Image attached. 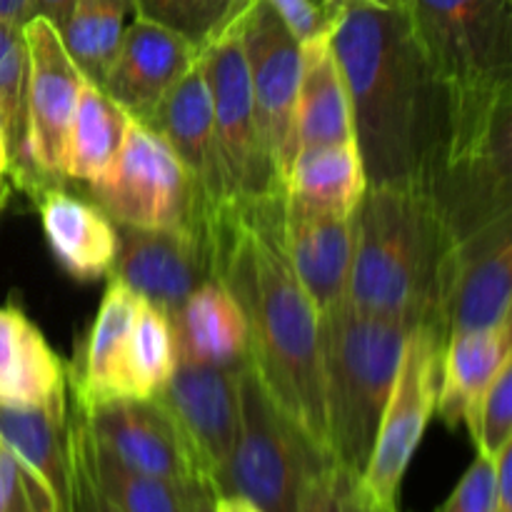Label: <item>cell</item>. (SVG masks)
<instances>
[{
	"label": "cell",
	"mask_w": 512,
	"mask_h": 512,
	"mask_svg": "<svg viewBox=\"0 0 512 512\" xmlns=\"http://www.w3.org/2000/svg\"><path fill=\"white\" fill-rule=\"evenodd\" d=\"M283 208L285 193L210 205L203 215L210 278L243 308L250 365L260 383L310 443L330 458L320 318L290 265Z\"/></svg>",
	"instance_id": "1"
},
{
	"label": "cell",
	"mask_w": 512,
	"mask_h": 512,
	"mask_svg": "<svg viewBox=\"0 0 512 512\" xmlns=\"http://www.w3.org/2000/svg\"><path fill=\"white\" fill-rule=\"evenodd\" d=\"M368 188H425L445 140L448 98L408 10L343 0L330 20Z\"/></svg>",
	"instance_id": "2"
},
{
	"label": "cell",
	"mask_w": 512,
	"mask_h": 512,
	"mask_svg": "<svg viewBox=\"0 0 512 512\" xmlns=\"http://www.w3.org/2000/svg\"><path fill=\"white\" fill-rule=\"evenodd\" d=\"M445 255L448 235L428 190L368 188L355 210L345 303L368 318L438 333Z\"/></svg>",
	"instance_id": "3"
},
{
	"label": "cell",
	"mask_w": 512,
	"mask_h": 512,
	"mask_svg": "<svg viewBox=\"0 0 512 512\" xmlns=\"http://www.w3.org/2000/svg\"><path fill=\"white\" fill-rule=\"evenodd\" d=\"M410 330L340 305L320 320L330 458L363 475Z\"/></svg>",
	"instance_id": "4"
},
{
	"label": "cell",
	"mask_w": 512,
	"mask_h": 512,
	"mask_svg": "<svg viewBox=\"0 0 512 512\" xmlns=\"http://www.w3.org/2000/svg\"><path fill=\"white\" fill-rule=\"evenodd\" d=\"M240 423L218 495H240L263 512H295L303 480L333 460L278 408L253 365L238 375Z\"/></svg>",
	"instance_id": "5"
},
{
	"label": "cell",
	"mask_w": 512,
	"mask_h": 512,
	"mask_svg": "<svg viewBox=\"0 0 512 512\" xmlns=\"http://www.w3.org/2000/svg\"><path fill=\"white\" fill-rule=\"evenodd\" d=\"M408 15L445 93L510 88L512 0H413Z\"/></svg>",
	"instance_id": "6"
},
{
	"label": "cell",
	"mask_w": 512,
	"mask_h": 512,
	"mask_svg": "<svg viewBox=\"0 0 512 512\" xmlns=\"http://www.w3.org/2000/svg\"><path fill=\"white\" fill-rule=\"evenodd\" d=\"M90 203L115 225L130 228H200L208 203L183 163L148 125L133 120L108 178L85 185Z\"/></svg>",
	"instance_id": "7"
},
{
	"label": "cell",
	"mask_w": 512,
	"mask_h": 512,
	"mask_svg": "<svg viewBox=\"0 0 512 512\" xmlns=\"http://www.w3.org/2000/svg\"><path fill=\"white\" fill-rule=\"evenodd\" d=\"M240 18L200 50V63L213 95L215 148L225 200H255L285 193L255 115Z\"/></svg>",
	"instance_id": "8"
},
{
	"label": "cell",
	"mask_w": 512,
	"mask_h": 512,
	"mask_svg": "<svg viewBox=\"0 0 512 512\" xmlns=\"http://www.w3.org/2000/svg\"><path fill=\"white\" fill-rule=\"evenodd\" d=\"M443 338L428 325L408 333L360 488L380 508H398L400 485L438 403Z\"/></svg>",
	"instance_id": "9"
},
{
	"label": "cell",
	"mask_w": 512,
	"mask_h": 512,
	"mask_svg": "<svg viewBox=\"0 0 512 512\" xmlns=\"http://www.w3.org/2000/svg\"><path fill=\"white\" fill-rule=\"evenodd\" d=\"M23 35L28 48L25 150L33 170L45 183L63 185L70 128L85 78L70 60L53 23L28 18L23 23Z\"/></svg>",
	"instance_id": "10"
},
{
	"label": "cell",
	"mask_w": 512,
	"mask_h": 512,
	"mask_svg": "<svg viewBox=\"0 0 512 512\" xmlns=\"http://www.w3.org/2000/svg\"><path fill=\"white\" fill-rule=\"evenodd\" d=\"M240 40L263 143L280 183L285 185L298 150L295 108L300 85V40L285 28L265 0H253L248 5L240 18Z\"/></svg>",
	"instance_id": "11"
},
{
	"label": "cell",
	"mask_w": 512,
	"mask_h": 512,
	"mask_svg": "<svg viewBox=\"0 0 512 512\" xmlns=\"http://www.w3.org/2000/svg\"><path fill=\"white\" fill-rule=\"evenodd\" d=\"M512 215L460 235L448 245L440 293L438 333L493 328L510 318Z\"/></svg>",
	"instance_id": "12"
},
{
	"label": "cell",
	"mask_w": 512,
	"mask_h": 512,
	"mask_svg": "<svg viewBox=\"0 0 512 512\" xmlns=\"http://www.w3.org/2000/svg\"><path fill=\"white\" fill-rule=\"evenodd\" d=\"M240 368H215L178 358L168 385L155 395L183 435L195 475L208 483L215 495L238 438Z\"/></svg>",
	"instance_id": "13"
},
{
	"label": "cell",
	"mask_w": 512,
	"mask_h": 512,
	"mask_svg": "<svg viewBox=\"0 0 512 512\" xmlns=\"http://www.w3.org/2000/svg\"><path fill=\"white\" fill-rule=\"evenodd\" d=\"M110 278L168 315L210 278L205 228H130L118 225V258Z\"/></svg>",
	"instance_id": "14"
},
{
	"label": "cell",
	"mask_w": 512,
	"mask_h": 512,
	"mask_svg": "<svg viewBox=\"0 0 512 512\" xmlns=\"http://www.w3.org/2000/svg\"><path fill=\"white\" fill-rule=\"evenodd\" d=\"M90 438L140 473L195 483L193 458L173 418L158 400H110L83 410Z\"/></svg>",
	"instance_id": "15"
},
{
	"label": "cell",
	"mask_w": 512,
	"mask_h": 512,
	"mask_svg": "<svg viewBox=\"0 0 512 512\" xmlns=\"http://www.w3.org/2000/svg\"><path fill=\"white\" fill-rule=\"evenodd\" d=\"M200 48L183 35L150 20L125 25L115 58L100 88L138 123L150 115L168 90L198 63Z\"/></svg>",
	"instance_id": "16"
},
{
	"label": "cell",
	"mask_w": 512,
	"mask_h": 512,
	"mask_svg": "<svg viewBox=\"0 0 512 512\" xmlns=\"http://www.w3.org/2000/svg\"><path fill=\"white\" fill-rule=\"evenodd\" d=\"M283 238L295 278L318 318L333 315L348 298L355 215L325 213L285 195Z\"/></svg>",
	"instance_id": "17"
},
{
	"label": "cell",
	"mask_w": 512,
	"mask_h": 512,
	"mask_svg": "<svg viewBox=\"0 0 512 512\" xmlns=\"http://www.w3.org/2000/svg\"><path fill=\"white\" fill-rule=\"evenodd\" d=\"M143 125L153 128L168 143L208 208L225 200L223 183H220L218 148H215L213 95H210L200 58L168 90V95L160 100L155 113Z\"/></svg>",
	"instance_id": "18"
},
{
	"label": "cell",
	"mask_w": 512,
	"mask_h": 512,
	"mask_svg": "<svg viewBox=\"0 0 512 512\" xmlns=\"http://www.w3.org/2000/svg\"><path fill=\"white\" fill-rule=\"evenodd\" d=\"M512 320L465 330L445 340L435 413L445 428H473L475 413L505 360L512 358Z\"/></svg>",
	"instance_id": "19"
},
{
	"label": "cell",
	"mask_w": 512,
	"mask_h": 512,
	"mask_svg": "<svg viewBox=\"0 0 512 512\" xmlns=\"http://www.w3.org/2000/svg\"><path fill=\"white\" fill-rule=\"evenodd\" d=\"M45 238L58 263L73 278L98 280L113 273L118 258V225L90 200L50 185L35 198Z\"/></svg>",
	"instance_id": "20"
},
{
	"label": "cell",
	"mask_w": 512,
	"mask_h": 512,
	"mask_svg": "<svg viewBox=\"0 0 512 512\" xmlns=\"http://www.w3.org/2000/svg\"><path fill=\"white\" fill-rule=\"evenodd\" d=\"M68 400V373L38 325L18 308H0V405L43 408Z\"/></svg>",
	"instance_id": "21"
},
{
	"label": "cell",
	"mask_w": 512,
	"mask_h": 512,
	"mask_svg": "<svg viewBox=\"0 0 512 512\" xmlns=\"http://www.w3.org/2000/svg\"><path fill=\"white\" fill-rule=\"evenodd\" d=\"M170 320L180 360L215 368H240L250 360V333L243 308L215 278L200 283Z\"/></svg>",
	"instance_id": "22"
},
{
	"label": "cell",
	"mask_w": 512,
	"mask_h": 512,
	"mask_svg": "<svg viewBox=\"0 0 512 512\" xmlns=\"http://www.w3.org/2000/svg\"><path fill=\"white\" fill-rule=\"evenodd\" d=\"M295 140L298 148L355 143L348 85L330 43V28L300 43Z\"/></svg>",
	"instance_id": "23"
},
{
	"label": "cell",
	"mask_w": 512,
	"mask_h": 512,
	"mask_svg": "<svg viewBox=\"0 0 512 512\" xmlns=\"http://www.w3.org/2000/svg\"><path fill=\"white\" fill-rule=\"evenodd\" d=\"M140 303H143L140 295H135L120 280L110 278L80 363L75 365L73 378H68V388H73L75 405L80 410L115 400L120 363H123L125 345H128Z\"/></svg>",
	"instance_id": "24"
},
{
	"label": "cell",
	"mask_w": 512,
	"mask_h": 512,
	"mask_svg": "<svg viewBox=\"0 0 512 512\" xmlns=\"http://www.w3.org/2000/svg\"><path fill=\"white\" fill-rule=\"evenodd\" d=\"M368 193V175L355 143L298 148L285 178V195L308 208L355 215Z\"/></svg>",
	"instance_id": "25"
},
{
	"label": "cell",
	"mask_w": 512,
	"mask_h": 512,
	"mask_svg": "<svg viewBox=\"0 0 512 512\" xmlns=\"http://www.w3.org/2000/svg\"><path fill=\"white\" fill-rule=\"evenodd\" d=\"M133 118L100 85L85 80L68 140L65 180L93 185L108 178L123 150Z\"/></svg>",
	"instance_id": "26"
},
{
	"label": "cell",
	"mask_w": 512,
	"mask_h": 512,
	"mask_svg": "<svg viewBox=\"0 0 512 512\" xmlns=\"http://www.w3.org/2000/svg\"><path fill=\"white\" fill-rule=\"evenodd\" d=\"M85 458L95 490L110 508L118 512H193L200 480L175 483L128 468L108 450L100 448L90 433L85 438Z\"/></svg>",
	"instance_id": "27"
},
{
	"label": "cell",
	"mask_w": 512,
	"mask_h": 512,
	"mask_svg": "<svg viewBox=\"0 0 512 512\" xmlns=\"http://www.w3.org/2000/svg\"><path fill=\"white\" fill-rule=\"evenodd\" d=\"M178 365L173 320L153 303H140L120 363L115 400H153Z\"/></svg>",
	"instance_id": "28"
},
{
	"label": "cell",
	"mask_w": 512,
	"mask_h": 512,
	"mask_svg": "<svg viewBox=\"0 0 512 512\" xmlns=\"http://www.w3.org/2000/svg\"><path fill=\"white\" fill-rule=\"evenodd\" d=\"M25 78L28 48L23 25L0 20V128L8 143L10 185L35 200L50 183L35 173L25 150Z\"/></svg>",
	"instance_id": "29"
},
{
	"label": "cell",
	"mask_w": 512,
	"mask_h": 512,
	"mask_svg": "<svg viewBox=\"0 0 512 512\" xmlns=\"http://www.w3.org/2000/svg\"><path fill=\"white\" fill-rule=\"evenodd\" d=\"M65 425L68 400L43 408L0 405V443L48 480L60 498L65 488Z\"/></svg>",
	"instance_id": "30"
},
{
	"label": "cell",
	"mask_w": 512,
	"mask_h": 512,
	"mask_svg": "<svg viewBox=\"0 0 512 512\" xmlns=\"http://www.w3.org/2000/svg\"><path fill=\"white\" fill-rule=\"evenodd\" d=\"M130 10V0H75L70 8L58 33L75 68L90 83H103Z\"/></svg>",
	"instance_id": "31"
},
{
	"label": "cell",
	"mask_w": 512,
	"mask_h": 512,
	"mask_svg": "<svg viewBox=\"0 0 512 512\" xmlns=\"http://www.w3.org/2000/svg\"><path fill=\"white\" fill-rule=\"evenodd\" d=\"M253 0H130L135 18L183 35L200 50L248 10Z\"/></svg>",
	"instance_id": "32"
},
{
	"label": "cell",
	"mask_w": 512,
	"mask_h": 512,
	"mask_svg": "<svg viewBox=\"0 0 512 512\" xmlns=\"http://www.w3.org/2000/svg\"><path fill=\"white\" fill-rule=\"evenodd\" d=\"M370 500L360 478L338 463L320 465L300 485L295 512H368Z\"/></svg>",
	"instance_id": "33"
},
{
	"label": "cell",
	"mask_w": 512,
	"mask_h": 512,
	"mask_svg": "<svg viewBox=\"0 0 512 512\" xmlns=\"http://www.w3.org/2000/svg\"><path fill=\"white\" fill-rule=\"evenodd\" d=\"M63 498L0 443V512H60Z\"/></svg>",
	"instance_id": "34"
},
{
	"label": "cell",
	"mask_w": 512,
	"mask_h": 512,
	"mask_svg": "<svg viewBox=\"0 0 512 512\" xmlns=\"http://www.w3.org/2000/svg\"><path fill=\"white\" fill-rule=\"evenodd\" d=\"M468 433L478 453L488 458H495L500 448L512 440V358L505 360L485 390Z\"/></svg>",
	"instance_id": "35"
},
{
	"label": "cell",
	"mask_w": 512,
	"mask_h": 512,
	"mask_svg": "<svg viewBox=\"0 0 512 512\" xmlns=\"http://www.w3.org/2000/svg\"><path fill=\"white\" fill-rule=\"evenodd\" d=\"M85 418L83 410L73 405L68 408V425H65V488L63 510L60 512H98L95 510V488L85 458Z\"/></svg>",
	"instance_id": "36"
},
{
	"label": "cell",
	"mask_w": 512,
	"mask_h": 512,
	"mask_svg": "<svg viewBox=\"0 0 512 512\" xmlns=\"http://www.w3.org/2000/svg\"><path fill=\"white\" fill-rule=\"evenodd\" d=\"M495 458L480 455L473 460L450 498L440 505L438 512H493L495 510Z\"/></svg>",
	"instance_id": "37"
},
{
	"label": "cell",
	"mask_w": 512,
	"mask_h": 512,
	"mask_svg": "<svg viewBox=\"0 0 512 512\" xmlns=\"http://www.w3.org/2000/svg\"><path fill=\"white\" fill-rule=\"evenodd\" d=\"M278 13L285 28L303 43L330 28V15L318 0H265Z\"/></svg>",
	"instance_id": "38"
},
{
	"label": "cell",
	"mask_w": 512,
	"mask_h": 512,
	"mask_svg": "<svg viewBox=\"0 0 512 512\" xmlns=\"http://www.w3.org/2000/svg\"><path fill=\"white\" fill-rule=\"evenodd\" d=\"M73 3L75 0H28V13L30 18H43L60 30Z\"/></svg>",
	"instance_id": "39"
},
{
	"label": "cell",
	"mask_w": 512,
	"mask_h": 512,
	"mask_svg": "<svg viewBox=\"0 0 512 512\" xmlns=\"http://www.w3.org/2000/svg\"><path fill=\"white\" fill-rule=\"evenodd\" d=\"M215 512H263L240 495H215Z\"/></svg>",
	"instance_id": "40"
},
{
	"label": "cell",
	"mask_w": 512,
	"mask_h": 512,
	"mask_svg": "<svg viewBox=\"0 0 512 512\" xmlns=\"http://www.w3.org/2000/svg\"><path fill=\"white\" fill-rule=\"evenodd\" d=\"M28 18V0H0V20L23 25Z\"/></svg>",
	"instance_id": "41"
},
{
	"label": "cell",
	"mask_w": 512,
	"mask_h": 512,
	"mask_svg": "<svg viewBox=\"0 0 512 512\" xmlns=\"http://www.w3.org/2000/svg\"><path fill=\"white\" fill-rule=\"evenodd\" d=\"M193 512H215V493L208 483H203V480H200L198 490H195Z\"/></svg>",
	"instance_id": "42"
},
{
	"label": "cell",
	"mask_w": 512,
	"mask_h": 512,
	"mask_svg": "<svg viewBox=\"0 0 512 512\" xmlns=\"http://www.w3.org/2000/svg\"><path fill=\"white\" fill-rule=\"evenodd\" d=\"M0 190H13L10 185V158H8V143H5L3 128H0Z\"/></svg>",
	"instance_id": "43"
},
{
	"label": "cell",
	"mask_w": 512,
	"mask_h": 512,
	"mask_svg": "<svg viewBox=\"0 0 512 512\" xmlns=\"http://www.w3.org/2000/svg\"><path fill=\"white\" fill-rule=\"evenodd\" d=\"M365 3L380 5V8H398V10H408L413 0H365Z\"/></svg>",
	"instance_id": "44"
},
{
	"label": "cell",
	"mask_w": 512,
	"mask_h": 512,
	"mask_svg": "<svg viewBox=\"0 0 512 512\" xmlns=\"http://www.w3.org/2000/svg\"><path fill=\"white\" fill-rule=\"evenodd\" d=\"M93 488H95V485H93ZM95 510H98V512H118V510H115V508H110V505L105 503L103 498H100V495H98V490H95Z\"/></svg>",
	"instance_id": "45"
},
{
	"label": "cell",
	"mask_w": 512,
	"mask_h": 512,
	"mask_svg": "<svg viewBox=\"0 0 512 512\" xmlns=\"http://www.w3.org/2000/svg\"><path fill=\"white\" fill-rule=\"evenodd\" d=\"M340 3H343V0H320V5H323L325 13H328L330 18H333V13H335V10H338Z\"/></svg>",
	"instance_id": "46"
},
{
	"label": "cell",
	"mask_w": 512,
	"mask_h": 512,
	"mask_svg": "<svg viewBox=\"0 0 512 512\" xmlns=\"http://www.w3.org/2000/svg\"><path fill=\"white\" fill-rule=\"evenodd\" d=\"M368 500H370V498H368ZM368 512H400V510H398V508H380V505H375L373 500H370Z\"/></svg>",
	"instance_id": "47"
},
{
	"label": "cell",
	"mask_w": 512,
	"mask_h": 512,
	"mask_svg": "<svg viewBox=\"0 0 512 512\" xmlns=\"http://www.w3.org/2000/svg\"><path fill=\"white\" fill-rule=\"evenodd\" d=\"M8 190H0V215H3V208H5V203H8Z\"/></svg>",
	"instance_id": "48"
}]
</instances>
